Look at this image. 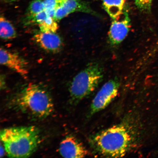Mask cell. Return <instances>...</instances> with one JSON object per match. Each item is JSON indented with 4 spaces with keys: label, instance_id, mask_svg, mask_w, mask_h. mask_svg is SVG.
Here are the masks:
<instances>
[{
    "label": "cell",
    "instance_id": "6da1fadb",
    "mask_svg": "<svg viewBox=\"0 0 158 158\" xmlns=\"http://www.w3.org/2000/svg\"><path fill=\"white\" fill-rule=\"evenodd\" d=\"M136 135L133 128L126 123L112 126L94 137L93 143L101 155L105 157H123L135 144Z\"/></svg>",
    "mask_w": 158,
    "mask_h": 158
},
{
    "label": "cell",
    "instance_id": "7a4b0ae2",
    "mask_svg": "<svg viewBox=\"0 0 158 158\" xmlns=\"http://www.w3.org/2000/svg\"><path fill=\"white\" fill-rule=\"evenodd\" d=\"M0 135L10 157H28L39 143V131L34 126L6 128L1 130Z\"/></svg>",
    "mask_w": 158,
    "mask_h": 158
},
{
    "label": "cell",
    "instance_id": "3957f363",
    "mask_svg": "<svg viewBox=\"0 0 158 158\" xmlns=\"http://www.w3.org/2000/svg\"><path fill=\"white\" fill-rule=\"evenodd\" d=\"M14 100L16 107L19 110L38 118L47 117L54 109L52 100L48 92L35 84L27 85Z\"/></svg>",
    "mask_w": 158,
    "mask_h": 158
},
{
    "label": "cell",
    "instance_id": "277c9868",
    "mask_svg": "<svg viewBox=\"0 0 158 158\" xmlns=\"http://www.w3.org/2000/svg\"><path fill=\"white\" fill-rule=\"evenodd\" d=\"M103 77L102 66L98 63H90L73 79L69 88L71 98L79 101L86 97L95 90Z\"/></svg>",
    "mask_w": 158,
    "mask_h": 158
},
{
    "label": "cell",
    "instance_id": "5b68a950",
    "mask_svg": "<svg viewBox=\"0 0 158 158\" xmlns=\"http://www.w3.org/2000/svg\"><path fill=\"white\" fill-rule=\"evenodd\" d=\"M119 87L117 79H112L105 84L92 101L90 114H95L108 106L117 96Z\"/></svg>",
    "mask_w": 158,
    "mask_h": 158
},
{
    "label": "cell",
    "instance_id": "8992f818",
    "mask_svg": "<svg viewBox=\"0 0 158 158\" xmlns=\"http://www.w3.org/2000/svg\"><path fill=\"white\" fill-rule=\"evenodd\" d=\"M131 27V20L127 10L119 17L113 19L108 31L109 42L112 46H117L125 39Z\"/></svg>",
    "mask_w": 158,
    "mask_h": 158
},
{
    "label": "cell",
    "instance_id": "52a82bcc",
    "mask_svg": "<svg viewBox=\"0 0 158 158\" xmlns=\"http://www.w3.org/2000/svg\"><path fill=\"white\" fill-rule=\"evenodd\" d=\"M0 62L1 65L15 71L24 77H27L28 73V64L26 60L17 53L1 47Z\"/></svg>",
    "mask_w": 158,
    "mask_h": 158
},
{
    "label": "cell",
    "instance_id": "ba28073f",
    "mask_svg": "<svg viewBox=\"0 0 158 158\" xmlns=\"http://www.w3.org/2000/svg\"><path fill=\"white\" fill-rule=\"evenodd\" d=\"M76 12L90 14L98 16L91 8L89 5L82 0H65L64 3L56 10L54 19L58 21L67 16Z\"/></svg>",
    "mask_w": 158,
    "mask_h": 158
},
{
    "label": "cell",
    "instance_id": "9c48e42d",
    "mask_svg": "<svg viewBox=\"0 0 158 158\" xmlns=\"http://www.w3.org/2000/svg\"><path fill=\"white\" fill-rule=\"evenodd\" d=\"M59 152L64 158H83L88 155V151L76 138L67 136L60 143Z\"/></svg>",
    "mask_w": 158,
    "mask_h": 158
},
{
    "label": "cell",
    "instance_id": "30bf717a",
    "mask_svg": "<svg viewBox=\"0 0 158 158\" xmlns=\"http://www.w3.org/2000/svg\"><path fill=\"white\" fill-rule=\"evenodd\" d=\"M34 39L40 47L49 52H59L63 46L62 39L56 33L40 31L34 35Z\"/></svg>",
    "mask_w": 158,
    "mask_h": 158
},
{
    "label": "cell",
    "instance_id": "8fae6325",
    "mask_svg": "<svg viewBox=\"0 0 158 158\" xmlns=\"http://www.w3.org/2000/svg\"><path fill=\"white\" fill-rule=\"evenodd\" d=\"M106 13L112 19L117 18L123 13L125 0H102Z\"/></svg>",
    "mask_w": 158,
    "mask_h": 158
},
{
    "label": "cell",
    "instance_id": "7c38bea8",
    "mask_svg": "<svg viewBox=\"0 0 158 158\" xmlns=\"http://www.w3.org/2000/svg\"><path fill=\"white\" fill-rule=\"evenodd\" d=\"M0 36L1 39L5 40L13 39L17 36L14 27L3 16H1L0 18Z\"/></svg>",
    "mask_w": 158,
    "mask_h": 158
},
{
    "label": "cell",
    "instance_id": "4fadbf2b",
    "mask_svg": "<svg viewBox=\"0 0 158 158\" xmlns=\"http://www.w3.org/2000/svg\"><path fill=\"white\" fill-rule=\"evenodd\" d=\"M44 10L45 7L43 0H34L30 4L27 9L25 21Z\"/></svg>",
    "mask_w": 158,
    "mask_h": 158
},
{
    "label": "cell",
    "instance_id": "5bb4252c",
    "mask_svg": "<svg viewBox=\"0 0 158 158\" xmlns=\"http://www.w3.org/2000/svg\"><path fill=\"white\" fill-rule=\"evenodd\" d=\"M57 22L54 18L48 17L38 25L41 31L56 33L59 28Z\"/></svg>",
    "mask_w": 158,
    "mask_h": 158
},
{
    "label": "cell",
    "instance_id": "9a60e30c",
    "mask_svg": "<svg viewBox=\"0 0 158 158\" xmlns=\"http://www.w3.org/2000/svg\"><path fill=\"white\" fill-rule=\"evenodd\" d=\"M135 5L140 11L146 13L151 11L153 0H134Z\"/></svg>",
    "mask_w": 158,
    "mask_h": 158
},
{
    "label": "cell",
    "instance_id": "2e32d148",
    "mask_svg": "<svg viewBox=\"0 0 158 158\" xmlns=\"http://www.w3.org/2000/svg\"><path fill=\"white\" fill-rule=\"evenodd\" d=\"M49 17L46 11H44L37 14V15L31 18V19L25 22L26 24H37L39 25L45 20L47 18Z\"/></svg>",
    "mask_w": 158,
    "mask_h": 158
},
{
    "label": "cell",
    "instance_id": "e0dca14e",
    "mask_svg": "<svg viewBox=\"0 0 158 158\" xmlns=\"http://www.w3.org/2000/svg\"><path fill=\"white\" fill-rule=\"evenodd\" d=\"M65 0H43L45 10H56L63 5Z\"/></svg>",
    "mask_w": 158,
    "mask_h": 158
},
{
    "label": "cell",
    "instance_id": "ac0fdd59",
    "mask_svg": "<svg viewBox=\"0 0 158 158\" xmlns=\"http://www.w3.org/2000/svg\"><path fill=\"white\" fill-rule=\"evenodd\" d=\"M5 149L3 145V147L1 145V154H0V155H1V157H2L4 155H5Z\"/></svg>",
    "mask_w": 158,
    "mask_h": 158
},
{
    "label": "cell",
    "instance_id": "d6986e66",
    "mask_svg": "<svg viewBox=\"0 0 158 158\" xmlns=\"http://www.w3.org/2000/svg\"><path fill=\"white\" fill-rule=\"evenodd\" d=\"M16 1H17V0H3V1L7 3L13 2H15Z\"/></svg>",
    "mask_w": 158,
    "mask_h": 158
}]
</instances>
